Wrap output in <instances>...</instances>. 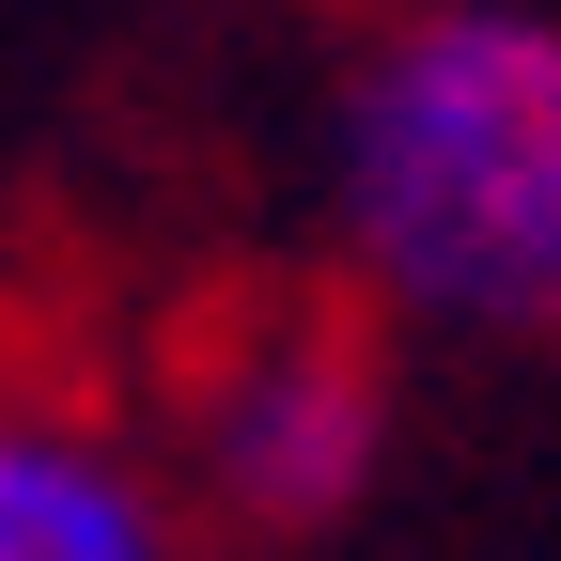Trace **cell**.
Wrapping results in <instances>:
<instances>
[{"label": "cell", "mask_w": 561, "mask_h": 561, "mask_svg": "<svg viewBox=\"0 0 561 561\" xmlns=\"http://www.w3.org/2000/svg\"><path fill=\"white\" fill-rule=\"evenodd\" d=\"M328 203L390 312L530 343L561 328V16L421 0L343 62Z\"/></svg>", "instance_id": "6da1fadb"}, {"label": "cell", "mask_w": 561, "mask_h": 561, "mask_svg": "<svg viewBox=\"0 0 561 561\" xmlns=\"http://www.w3.org/2000/svg\"><path fill=\"white\" fill-rule=\"evenodd\" d=\"M375 437H390V375H375V343L343 312H312V297H265V312H234L187 359V468H203V500L250 515V530L343 515L375 483Z\"/></svg>", "instance_id": "7a4b0ae2"}, {"label": "cell", "mask_w": 561, "mask_h": 561, "mask_svg": "<svg viewBox=\"0 0 561 561\" xmlns=\"http://www.w3.org/2000/svg\"><path fill=\"white\" fill-rule=\"evenodd\" d=\"M0 561H172V515L94 421L0 405Z\"/></svg>", "instance_id": "3957f363"}]
</instances>
